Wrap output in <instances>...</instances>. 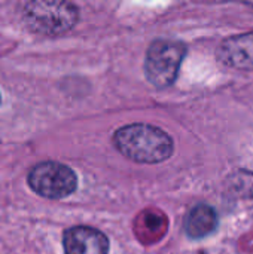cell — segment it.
Instances as JSON below:
<instances>
[{
    "label": "cell",
    "instance_id": "7",
    "mask_svg": "<svg viewBox=\"0 0 253 254\" xmlns=\"http://www.w3.org/2000/svg\"><path fill=\"white\" fill-rule=\"evenodd\" d=\"M218 226V213L207 204H197L185 219V232L189 238L200 240L210 235Z\"/></svg>",
    "mask_w": 253,
    "mask_h": 254
},
{
    "label": "cell",
    "instance_id": "6",
    "mask_svg": "<svg viewBox=\"0 0 253 254\" xmlns=\"http://www.w3.org/2000/svg\"><path fill=\"white\" fill-rule=\"evenodd\" d=\"M218 60L231 68L253 70V31L225 39L218 48Z\"/></svg>",
    "mask_w": 253,
    "mask_h": 254
},
{
    "label": "cell",
    "instance_id": "3",
    "mask_svg": "<svg viewBox=\"0 0 253 254\" xmlns=\"http://www.w3.org/2000/svg\"><path fill=\"white\" fill-rule=\"evenodd\" d=\"M186 55V46L179 40H155L145 60V73L148 80L157 88H167L174 83L182 61Z\"/></svg>",
    "mask_w": 253,
    "mask_h": 254
},
{
    "label": "cell",
    "instance_id": "1",
    "mask_svg": "<svg viewBox=\"0 0 253 254\" xmlns=\"http://www.w3.org/2000/svg\"><path fill=\"white\" fill-rule=\"evenodd\" d=\"M113 143L121 155L137 164H160L169 159L174 149L171 137L149 124L119 128L113 135Z\"/></svg>",
    "mask_w": 253,
    "mask_h": 254
},
{
    "label": "cell",
    "instance_id": "4",
    "mask_svg": "<svg viewBox=\"0 0 253 254\" xmlns=\"http://www.w3.org/2000/svg\"><path fill=\"white\" fill-rule=\"evenodd\" d=\"M28 186L48 199H63L78 188V179L72 168L60 162H40L28 173Z\"/></svg>",
    "mask_w": 253,
    "mask_h": 254
},
{
    "label": "cell",
    "instance_id": "5",
    "mask_svg": "<svg viewBox=\"0 0 253 254\" xmlns=\"http://www.w3.org/2000/svg\"><path fill=\"white\" fill-rule=\"evenodd\" d=\"M66 254H107L109 241L103 232L89 226H75L64 232Z\"/></svg>",
    "mask_w": 253,
    "mask_h": 254
},
{
    "label": "cell",
    "instance_id": "2",
    "mask_svg": "<svg viewBox=\"0 0 253 254\" xmlns=\"http://www.w3.org/2000/svg\"><path fill=\"white\" fill-rule=\"evenodd\" d=\"M22 15L33 31L58 36L75 27L79 10L69 1H30L24 6Z\"/></svg>",
    "mask_w": 253,
    "mask_h": 254
}]
</instances>
